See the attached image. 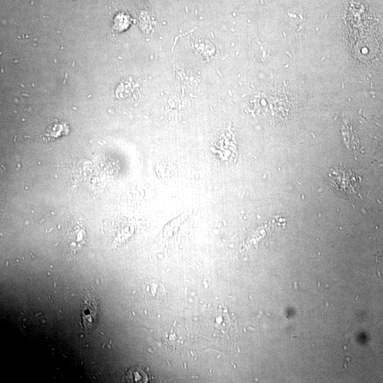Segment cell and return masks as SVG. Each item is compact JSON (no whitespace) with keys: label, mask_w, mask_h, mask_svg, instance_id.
<instances>
[{"label":"cell","mask_w":383,"mask_h":383,"mask_svg":"<svg viewBox=\"0 0 383 383\" xmlns=\"http://www.w3.org/2000/svg\"><path fill=\"white\" fill-rule=\"evenodd\" d=\"M330 181L340 194L352 196L357 192L359 180L357 176L347 167H336L329 172Z\"/></svg>","instance_id":"cell-1"},{"label":"cell","mask_w":383,"mask_h":383,"mask_svg":"<svg viewBox=\"0 0 383 383\" xmlns=\"http://www.w3.org/2000/svg\"><path fill=\"white\" fill-rule=\"evenodd\" d=\"M126 377L129 382H147L148 379L145 372L140 369L130 370L128 372Z\"/></svg>","instance_id":"cell-4"},{"label":"cell","mask_w":383,"mask_h":383,"mask_svg":"<svg viewBox=\"0 0 383 383\" xmlns=\"http://www.w3.org/2000/svg\"><path fill=\"white\" fill-rule=\"evenodd\" d=\"M69 132V126L65 122L54 120L47 126L41 135V138L44 142H49L65 135Z\"/></svg>","instance_id":"cell-3"},{"label":"cell","mask_w":383,"mask_h":383,"mask_svg":"<svg viewBox=\"0 0 383 383\" xmlns=\"http://www.w3.org/2000/svg\"><path fill=\"white\" fill-rule=\"evenodd\" d=\"M98 304L95 297L87 296L82 301L81 313L84 328L88 331L94 327L96 321Z\"/></svg>","instance_id":"cell-2"}]
</instances>
